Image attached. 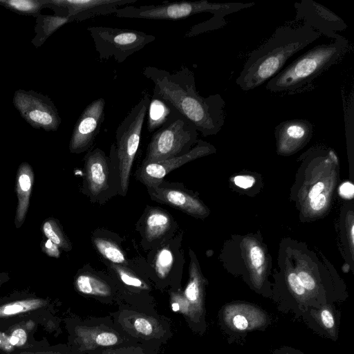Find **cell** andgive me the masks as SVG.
Here are the masks:
<instances>
[{
	"mask_svg": "<svg viewBox=\"0 0 354 354\" xmlns=\"http://www.w3.org/2000/svg\"><path fill=\"white\" fill-rule=\"evenodd\" d=\"M142 73L154 84L153 93L185 117L198 132L207 136L221 130L225 102L218 93L201 96L196 90L194 73L187 66L170 72L147 66Z\"/></svg>",
	"mask_w": 354,
	"mask_h": 354,
	"instance_id": "6da1fadb",
	"label": "cell"
},
{
	"mask_svg": "<svg viewBox=\"0 0 354 354\" xmlns=\"http://www.w3.org/2000/svg\"><path fill=\"white\" fill-rule=\"evenodd\" d=\"M321 34L306 25L278 27L260 47L254 50L236 80L248 91L270 80L282 69L288 59L316 41Z\"/></svg>",
	"mask_w": 354,
	"mask_h": 354,
	"instance_id": "7a4b0ae2",
	"label": "cell"
},
{
	"mask_svg": "<svg viewBox=\"0 0 354 354\" xmlns=\"http://www.w3.org/2000/svg\"><path fill=\"white\" fill-rule=\"evenodd\" d=\"M254 3H212L207 0L163 3L158 5L126 6L118 8L115 15L121 18H134L156 20H176L193 15L209 12L212 17L197 24L187 32L191 37L199 34L219 29L226 24L224 17L230 14L254 6Z\"/></svg>",
	"mask_w": 354,
	"mask_h": 354,
	"instance_id": "3957f363",
	"label": "cell"
},
{
	"mask_svg": "<svg viewBox=\"0 0 354 354\" xmlns=\"http://www.w3.org/2000/svg\"><path fill=\"white\" fill-rule=\"evenodd\" d=\"M349 48L343 36L328 44L317 45L268 81L266 88L276 94H293L309 88L313 80L337 63Z\"/></svg>",
	"mask_w": 354,
	"mask_h": 354,
	"instance_id": "277c9868",
	"label": "cell"
},
{
	"mask_svg": "<svg viewBox=\"0 0 354 354\" xmlns=\"http://www.w3.org/2000/svg\"><path fill=\"white\" fill-rule=\"evenodd\" d=\"M63 322L68 333L66 343L77 354H98L111 348L138 343L127 335L110 315H69Z\"/></svg>",
	"mask_w": 354,
	"mask_h": 354,
	"instance_id": "5b68a950",
	"label": "cell"
},
{
	"mask_svg": "<svg viewBox=\"0 0 354 354\" xmlns=\"http://www.w3.org/2000/svg\"><path fill=\"white\" fill-rule=\"evenodd\" d=\"M109 315L127 335L138 342L162 346L174 335L170 319L156 308L121 304Z\"/></svg>",
	"mask_w": 354,
	"mask_h": 354,
	"instance_id": "8992f818",
	"label": "cell"
},
{
	"mask_svg": "<svg viewBox=\"0 0 354 354\" xmlns=\"http://www.w3.org/2000/svg\"><path fill=\"white\" fill-rule=\"evenodd\" d=\"M198 131L173 109L166 122L153 132L142 163L162 161L183 156L197 142Z\"/></svg>",
	"mask_w": 354,
	"mask_h": 354,
	"instance_id": "52a82bcc",
	"label": "cell"
},
{
	"mask_svg": "<svg viewBox=\"0 0 354 354\" xmlns=\"http://www.w3.org/2000/svg\"><path fill=\"white\" fill-rule=\"evenodd\" d=\"M27 319L37 321L48 333L58 335L62 331L56 304L50 299L30 295L0 299V330Z\"/></svg>",
	"mask_w": 354,
	"mask_h": 354,
	"instance_id": "ba28073f",
	"label": "cell"
},
{
	"mask_svg": "<svg viewBox=\"0 0 354 354\" xmlns=\"http://www.w3.org/2000/svg\"><path fill=\"white\" fill-rule=\"evenodd\" d=\"M149 101V94L145 93L116 129L115 146L119 185L122 195L128 190L131 167L140 145Z\"/></svg>",
	"mask_w": 354,
	"mask_h": 354,
	"instance_id": "9c48e42d",
	"label": "cell"
},
{
	"mask_svg": "<svg viewBox=\"0 0 354 354\" xmlns=\"http://www.w3.org/2000/svg\"><path fill=\"white\" fill-rule=\"evenodd\" d=\"M87 30L101 62L113 58L122 63L156 39L152 35L133 29L98 26H89Z\"/></svg>",
	"mask_w": 354,
	"mask_h": 354,
	"instance_id": "30bf717a",
	"label": "cell"
},
{
	"mask_svg": "<svg viewBox=\"0 0 354 354\" xmlns=\"http://www.w3.org/2000/svg\"><path fill=\"white\" fill-rule=\"evenodd\" d=\"M169 297L172 310L183 317L190 330L203 335L207 329L204 286L194 264L190 266L184 290L169 291Z\"/></svg>",
	"mask_w": 354,
	"mask_h": 354,
	"instance_id": "8fae6325",
	"label": "cell"
},
{
	"mask_svg": "<svg viewBox=\"0 0 354 354\" xmlns=\"http://www.w3.org/2000/svg\"><path fill=\"white\" fill-rule=\"evenodd\" d=\"M12 103L21 117L35 129L55 131L62 122L55 104L41 93L18 89L14 93Z\"/></svg>",
	"mask_w": 354,
	"mask_h": 354,
	"instance_id": "7c38bea8",
	"label": "cell"
},
{
	"mask_svg": "<svg viewBox=\"0 0 354 354\" xmlns=\"http://www.w3.org/2000/svg\"><path fill=\"white\" fill-rule=\"evenodd\" d=\"M138 0H47L46 7L55 15L67 17L71 22H80L101 15L115 13L118 7Z\"/></svg>",
	"mask_w": 354,
	"mask_h": 354,
	"instance_id": "4fadbf2b",
	"label": "cell"
},
{
	"mask_svg": "<svg viewBox=\"0 0 354 354\" xmlns=\"http://www.w3.org/2000/svg\"><path fill=\"white\" fill-rule=\"evenodd\" d=\"M218 317L223 328L236 334L263 330L270 323V317L265 310L243 302L226 304L221 308Z\"/></svg>",
	"mask_w": 354,
	"mask_h": 354,
	"instance_id": "5bb4252c",
	"label": "cell"
},
{
	"mask_svg": "<svg viewBox=\"0 0 354 354\" xmlns=\"http://www.w3.org/2000/svg\"><path fill=\"white\" fill-rule=\"evenodd\" d=\"M105 100L103 97L91 102L77 119L71 137L69 149L80 153L88 150L99 133L104 122Z\"/></svg>",
	"mask_w": 354,
	"mask_h": 354,
	"instance_id": "9a60e30c",
	"label": "cell"
},
{
	"mask_svg": "<svg viewBox=\"0 0 354 354\" xmlns=\"http://www.w3.org/2000/svg\"><path fill=\"white\" fill-rule=\"evenodd\" d=\"M294 8L296 11L295 20L303 21V24L311 27L321 35L324 34L332 38L333 40L342 36L336 32L342 31L347 28L346 24L338 15L313 0L295 2Z\"/></svg>",
	"mask_w": 354,
	"mask_h": 354,
	"instance_id": "2e32d148",
	"label": "cell"
},
{
	"mask_svg": "<svg viewBox=\"0 0 354 354\" xmlns=\"http://www.w3.org/2000/svg\"><path fill=\"white\" fill-rule=\"evenodd\" d=\"M213 146L198 140L196 145L187 153L162 161L142 163L138 168L136 177L147 187L160 184L170 171L197 158L212 153Z\"/></svg>",
	"mask_w": 354,
	"mask_h": 354,
	"instance_id": "e0dca14e",
	"label": "cell"
},
{
	"mask_svg": "<svg viewBox=\"0 0 354 354\" xmlns=\"http://www.w3.org/2000/svg\"><path fill=\"white\" fill-rule=\"evenodd\" d=\"M147 188L151 198L158 203L192 215H199L203 212L204 209L200 202L179 185L165 183L163 180L158 186Z\"/></svg>",
	"mask_w": 354,
	"mask_h": 354,
	"instance_id": "ac0fdd59",
	"label": "cell"
},
{
	"mask_svg": "<svg viewBox=\"0 0 354 354\" xmlns=\"http://www.w3.org/2000/svg\"><path fill=\"white\" fill-rule=\"evenodd\" d=\"M40 326L32 319L17 322L0 330V354H13L37 344L35 335Z\"/></svg>",
	"mask_w": 354,
	"mask_h": 354,
	"instance_id": "d6986e66",
	"label": "cell"
},
{
	"mask_svg": "<svg viewBox=\"0 0 354 354\" xmlns=\"http://www.w3.org/2000/svg\"><path fill=\"white\" fill-rule=\"evenodd\" d=\"M111 163V159L99 148L85 156V180L91 196L96 198L108 189Z\"/></svg>",
	"mask_w": 354,
	"mask_h": 354,
	"instance_id": "ffe728a7",
	"label": "cell"
},
{
	"mask_svg": "<svg viewBox=\"0 0 354 354\" xmlns=\"http://www.w3.org/2000/svg\"><path fill=\"white\" fill-rule=\"evenodd\" d=\"M75 288L81 295L91 297L100 303L118 306L124 304L123 297L114 286L104 279L91 273L77 275Z\"/></svg>",
	"mask_w": 354,
	"mask_h": 354,
	"instance_id": "44dd1931",
	"label": "cell"
},
{
	"mask_svg": "<svg viewBox=\"0 0 354 354\" xmlns=\"http://www.w3.org/2000/svg\"><path fill=\"white\" fill-rule=\"evenodd\" d=\"M313 133V124L304 119H292L275 127L274 135L282 152H290L309 141Z\"/></svg>",
	"mask_w": 354,
	"mask_h": 354,
	"instance_id": "7402d4cb",
	"label": "cell"
},
{
	"mask_svg": "<svg viewBox=\"0 0 354 354\" xmlns=\"http://www.w3.org/2000/svg\"><path fill=\"white\" fill-rule=\"evenodd\" d=\"M302 317L306 324L319 335L337 341L338 339L339 313L332 304H323L319 307H310Z\"/></svg>",
	"mask_w": 354,
	"mask_h": 354,
	"instance_id": "603a6c76",
	"label": "cell"
},
{
	"mask_svg": "<svg viewBox=\"0 0 354 354\" xmlns=\"http://www.w3.org/2000/svg\"><path fill=\"white\" fill-rule=\"evenodd\" d=\"M172 224L169 214L162 209H150L144 221V235L149 241H156L165 235Z\"/></svg>",
	"mask_w": 354,
	"mask_h": 354,
	"instance_id": "cb8c5ba5",
	"label": "cell"
},
{
	"mask_svg": "<svg viewBox=\"0 0 354 354\" xmlns=\"http://www.w3.org/2000/svg\"><path fill=\"white\" fill-rule=\"evenodd\" d=\"M34 31L35 36L31 43L37 48L41 46L46 41L62 26L70 23L67 17L55 15H40L36 18Z\"/></svg>",
	"mask_w": 354,
	"mask_h": 354,
	"instance_id": "d4e9b609",
	"label": "cell"
},
{
	"mask_svg": "<svg viewBox=\"0 0 354 354\" xmlns=\"http://www.w3.org/2000/svg\"><path fill=\"white\" fill-rule=\"evenodd\" d=\"M173 108L166 101L153 93L147 112L148 131L153 133L158 129L166 122Z\"/></svg>",
	"mask_w": 354,
	"mask_h": 354,
	"instance_id": "484cf974",
	"label": "cell"
},
{
	"mask_svg": "<svg viewBox=\"0 0 354 354\" xmlns=\"http://www.w3.org/2000/svg\"><path fill=\"white\" fill-rule=\"evenodd\" d=\"M47 0H0V5L17 14L37 17Z\"/></svg>",
	"mask_w": 354,
	"mask_h": 354,
	"instance_id": "4316f807",
	"label": "cell"
},
{
	"mask_svg": "<svg viewBox=\"0 0 354 354\" xmlns=\"http://www.w3.org/2000/svg\"><path fill=\"white\" fill-rule=\"evenodd\" d=\"M13 354H77L67 343L50 344L46 338H43L39 342L28 348Z\"/></svg>",
	"mask_w": 354,
	"mask_h": 354,
	"instance_id": "83f0119b",
	"label": "cell"
},
{
	"mask_svg": "<svg viewBox=\"0 0 354 354\" xmlns=\"http://www.w3.org/2000/svg\"><path fill=\"white\" fill-rule=\"evenodd\" d=\"M93 243L98 252L111 262L115 264L126 263L124 252L115 242L105 238L96 237Z\"/></svg>",
	"mask_w": 354,
	"mask_h": 354,
	"instance_id": "f1b7e54d",
	"label": "cell"
},
{
	"mask_svg": "<svg viewBox=\"0 0 354 354\" xmlns=\"http://www.w3.org/2000/svg\"><path fill=\"white\" fill-rule=\"evenodd\" d=\"M161 345L151 343H133L106 349L98 354H160Z\"/></svg>",
	"mask_w": 354,
	"mask_h": 354,
	"instance_id": "f546056e",
	"label": "cell"
},
{
	"mask_svg": "<svg viewBox=\"0 0 354 354\" xmlns=\"http://www.w3.org/2000/svg\"><path fill=\"white\" fill-rule=\"evenodd\" d=\"M173 256L170 250L167 248L160 250L156 257V271L160 280L165 279L171 268Z\"/></svg>",
	"mask_w": 354,
	"mask_h": 354,
	"instance_id": "4dcf8cb0",
	"label": "cell"
},
{
	"mask_svg": "<svg viewBox=\"0 0 354 354\" xmlns=\"http://www.w3.org/2000/svg\"><path fill=\"white\" fill-rule=\"evenodd\" d=\"M43 231L48 239L50 240L57 246L68 248V245L64 240L62 234L58 229L55 227L51 222L47 221L43 225Z\"/></svg>",
	"mask_w": 354,
	"mask_h": 354,
	"instance_id": "1f68e13d",
	"label": "cell"
},
{
	"mask_svg": "<svg viewBox=\"0 0 354 354\" xmlns=\"http://www.w3.org/2000/svg\"><path fill=\"white\" fill-rule=\"evenodd\" d=\"M252 264L255 268L261 267L264 263L263 251L259 246H253L250 252Z\"/></svg>",
	"mask_w": 354,
	"mask_h": 354,
	"instance_id": "d6a6232c",
	"label": "cell"
},
{
	"mask_svg": "<svg viewBox=\"0 0 354 354\" xmlns=\"http://www.w3.org/2000/svg\"><path fill=\"white\" fill-rule=\"evenodd\" d=\"M235 185L243 189L251 187L255 183V179L248 175L236 176L234 178Z\"/></svg>",
	"mask_w": 354,
	"mask_h": 354,
	"instance_id": "836d02e7",
	"label": "cell"
},
{
	"mask_svg": "<svg viewBox=\"0 0 354 354\" xmlns=\"http://www.w3.org/2000/svg\"><path fill=\"white\" fill-rule=\"evenodd\" d=\"M326 201V196L324 194H320L317 197L310 200V205L313 210L319 211L324 207Z\"/></svg>",
	"mask_w": 354,
	"mask_h": 354,
	"instance_id": "e575fe53",
	"label": "cell"
},
{
	"mask_svg": "<svg viewBox=\"0 0 354 354\" xmlns=\"http://www.w3.org/2000/svg\"><path fill=\"white\" fill-rule=\"evenodd\" d=\"M45 251L46 252L54 257H59V251L58 249V247L56 244H55L53 242H52L50 240L48 239L44 245Z\"/></svg>",
	"mask_w": 354,
	"mask_h": 354,
	"instance_id": "d590c367",
	"label": "cell"
},
{
	"mask_svg": "<svg viewBox=\"0 0 354 354\" xmlns=\"http://www.w3.org/2000/svg\"><path fill=\"white\" fill-rule=\"evenodd\" d=\"M272 354H304L301 351L290 346H281L272 350Z\"/></svg>",
	"mask_w": 354,
	"mask_h": 354,
	"instance_id": "8d00e7d4",
	"label": "cell"
},
{
	"mask_svg": "<svg viewBox=\"0 0 354 354\" xmlns=\"http://www.w3.org/2000/svg\"><path fill=\"white\" fill-rule=\"evenodd\" d=\"M324 189V184L322 182H318L315 185H313V187L310 189L308 197L311 200L317 196H319L320 194H322V191Z\"/></svg>",
	"mask_w": 354,
	"mask_h": 354,
	"instance_id": "74e56055",
	"label": "cell"
},
{
	"mask_svg": "<svg viewBox=\"0 0 354 354\" xmlns=\"http://www.w3.org/2000/svg\"><path fill=\"white\" fill-rule=\"evenodd\" d=\"M341 194L346 197H352L353 194V185L351 183L346 182L342 184L340 187Z\"/></svg>",
	"mask_w": 354,
	"mask_h": 354,
	"instance_id": "f35d334b",
	"label": "cell"
}]
</instances>
